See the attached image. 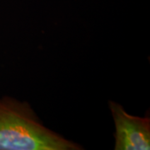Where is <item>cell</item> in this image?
Here are the masks:
<instances>
[{"instance_id":"cell-2","label":"cell","mask_w":150,"mask_h":150,"mask_svg":"<svg viewBox=\"0 0 150 150\" xmlns=\"http://www.w3.org/2000/svg\"><path fill=\"white\" fill-rule=\"evenodd\" d=\"M115 124L116 150L150 149V119L130 115L117 103L109 102Z\"/></svg>"},{"instance_id":"cell-1","label":"cell","mask_w":150,"mask_h":150,"mask_svg":"<svg viewBox=\"0 0 150 150\" xmlns=\"http://www.w3.org/2000/svg\"><path fill=\"white\" fill-rule=\"evenodd\" d=\"M79 145L43 126L30 106L0 98V150H77Z\"/></svg>"}]
</instances>
